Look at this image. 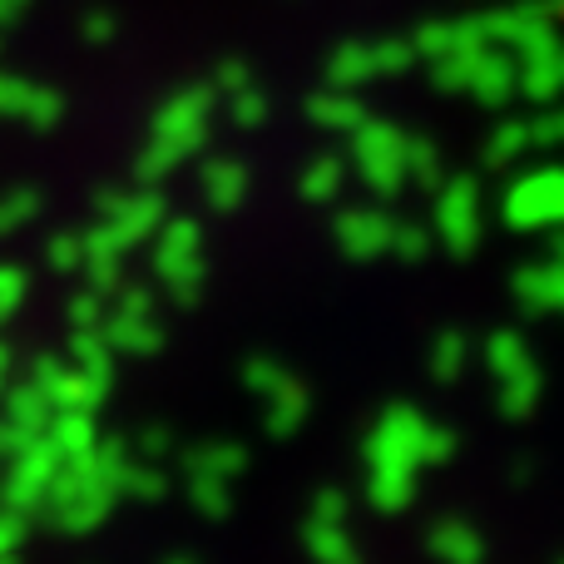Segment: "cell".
Segmentation results:
<instances>
[{
  "mask_svg": "<svg viewBox=\"0 0 564 564\" xmlns=\"http://www.w3.org/2000/svg\"><path fill=\"white\" fill-rule=\"evenodd\" d=\"M535 406H540V371H525V377L496 381V411H500L506 421L535 416Z\"/></svg>",
  "mask_w": 564,
  "mask_h": 564,
  "instance_id": "22",
  "label": "cell"
},
{
  "mask_svg": "<svg viewBox=\"0 0 564 564\" xmlns=\"http://www.w3.org/2000/svg\"><path fill=\"white\" fill-rule=\"evenodd\" d=\"M144 451H149V456H164V451H169V436H164V431H149V436H144Z\"/></svg>",
  "mask_w": 564,
  "mask_h": 564,
  "instance_id": "34",
  "label": "cell"
},
{
  "mask_svg": "<svg viewBox=\"0 0 564 564\" xmlns=\"http://www.w3.org/2000/svg\"><path fill=\"white\" fill-rule=\"evenodd\" d=\"M188 500L198 506V516L224 520L234 510V486H224V480H188Z\"/></svg>",
  "mask_w": 564,
  "mask_h": 564,
  "instance_id": "26",
  "label": "cell"
},
{
  "mask_svg": "<svg viewBox=\"0 0 564 564\" xmlns=\"http://www.w3.org/2000/svg\"><path fill=\"white\" fill-rule=\"evenodd\" d=\"M263 421H268V431H273L278 441L292 436V431L307 421V387L292 377V381H282L278 391H268L263 397Z\"/></svg>",
  "mask_w": 564,
  "mask_h": 564,
  "instance_id": "19",
  "label": "cell"
},
{
  "mask_svg": "<svg viewBox=\"0 0 564 564\" xmlns=\"http://www.w3.org/2000/svg\"><path fill=\"white\" fill-rule=\"evenodd\" d=\"M351 169H357V178L367 184V194L377 198H397L411 188L406 178V129L391 124V119H377L367 115L357 129H351Z\"/></svg>",
  "mask_w": 564,
  "mask_h": 564,
  "instance_id": "4",
  "label": "cell"
},
{
  "mask_svg": "<svg viewBox=\"0 0 564 564\" xmlns=\"http://www.w3.org/2000/svg\"><path fill=\"white\" fill-rule=\"evenodd\" d=\"M446 460H456V431L431 421V431H426V470L446 466Z\"/></svg>",
  "mask_w": 564,
  "mask_h": 564,
  "instance_id": "30",
  "label": "cell"
},
{
  "mask_svg": "<svg viewBox=\"0 0 564 564\" xmlns=\"http://www.w3.org/2000/svg\"><path fill=\"white\" fill-rule=\"evenodd\" d=\"M426 550L436 555V564H480L486 560V535L470 520H436L426 535Z\"/></svg>",
  "mask_w": 564,
  "mask_h": 564,
  "instance_id": "16",
  "label": "cell"
},
{
  "mask_svg": "<svg viewBox=\"0 0 564 564\" xmlns=\"http://www.w3.org/2000/svg\"><path fill=\"white\" fill-rule=\"evenodd\" d=\"M426 431L431 421L411 401H397L377 416V426L367 431V446H361L371 510L401 516L416 500V476L426 470Z\"/></svg>",
  "mask_w": 564,
  "mask_h": 564,
  "instance_id": "1",
  "label": "cell"
},
{
  "mask_svg": "<svg viewBox=\"0 0 564 564\" xmlns=\"http://www.w3.org/2000/svg\"><path fill=\"white\" fill-rule=\"evenodd\" d=\"M391 234H397V218L377 204L347 208V214H337V224H332V243H337L351 263H377V258H387Z\"/></svg>",
  "mask_w": 564,
  "mask_h": 564,
  "instance_id": "11",
  "label": "cell"
},
{
  "mask_svg": "<svg viewBox=\"0 0 564 564\" xmlns=\"http://www.w3.org/2000/svg\"><path fill=\"white\" fill-rule=\"evenodd\" d=\"M480 228H486V214H480V184L470 174L441 178L436 208H431V234L441 238V248L456 253V258L476 253Z\"/></svg>",
  "mask_w": 564,
  "mask_h": 564,
  "instance_id": "8",
  "label": "cell"
},
{
  "mask_svg": "<svg viewBox=\"0 0 564 564\" xmlns=\"http://www.w3.org/2000/svg\"><path fill=\"white\" fill-rule=\"evenodd\" d=\"M466 361H470L466 332H441L436 347H431V377H436V381H456L460 371H466Z\"/></svg>",
  "mask_w": 564,
  "mask_h": 564,
  "instance_id": "23",
  "label": "cell"
},
{
  "mask_svg": "<svg viewBox=\"0 0 564 564\" xmlns=\"http://www.w3.org/2000/svg\"><path fill=\"white\" fill-rule=\"evenodd\" d=\"M307 520H347V496H341V490H317Z\"/></svg>",
  "mask_w": 564,
  "mask_h": 564,
  "instance_id": "32",
  "label": "cell"
},
{
  "mask_svg": "<svg viewBox=\"0 0 564 564\" xmlns=\"http://www.w3.org/2000/svg\"><path fill=\"white\" fill-rule=\"evenodd\" d=\"M164 224V194L159 188H139V194H124V198H109V228L95 238V253H124L134 248L139 238L159 234Z\"/></svg>",
  "mask_w": 564,
  "mask_h": 564,
  "instance_id": "10",
  "label": "cell"
},
{
  "mask_svg": "<svg viewBox=\"0 0 564 564\" xmlns=\"http://www.w3.org/2000/svg\"><path fill=\"white\" fill-rule=\"evenodd\" d=\"M510 234H555L564 228V164H530L500 194Z\"/></svg>",
  "mask_w": 564,
  "mask_h": 564,
  "instance_id": "6",
  "label": "cell"
},
{
  "mask_svg": "<svg viewBox=\"0 0 564 564\" xmlns=\"http://www.w3.org/2000/svg\"><path fill=\"white\" fill-rule=\"evenodd\" d=\"M555 59H560V79H564V40H560V55Z\"/></svg>",
  "mask_w": 564,
  "mask_h": 564,
  "instance_id": "35",
  "label": "cell"
},
{
  "mask_svg": "<svg viewBox=\"0 0 564 564\" xmlns=\"http://www.w3.org/2000/svg\"><path fill=\"white\" fill-rule=\"evenodd\" d=\"M525 154H540L530 115H506V119H496V129H490L486 144H480V164H486V169H510V164H520Z\"/></svg>",
  "mask_w": 564,
  "mask_h": 564,
  "instance_id": "14",
  "label": "cell"
},
{
  "mask_svg": "<svg viewBox=\"0 0 564 564\" xmlns=\"http://www.w3.org/2000/svg\"><path fill=\"white\" fill-rule=\"evenodd\" d=\"M302 540H307V555L317 564H361V550L351 540L347 520H307Z\"/></svg>",
  "mask_w": 564,
  "mask_h": 564,
  "instance_id": "18",
  "label": "cell"
},
{
  "mask_svg": "<svg viewBox=\"0 0 564 564\" xmlns=\"http://www.w3.org/2000/svg\"><path fill=\"white\" fill-rule=\"evenodd\" d=\"M530 124H535V144L540 154L545 149H564V105H540V115H530Z\"/></svg>",
  "mask_w": 564,
  "mask_h": 564,
  "instance_id": "29",
  "label": "cell"
},
{
  "mask_svg": "<svg viewBox=\"0 0 564 564\" xmlns=\"http://www.w3.org/2000/svg\"><path fill=\"white\" fill-rule=\"evenodd\" d=\"M169 564H198V560H188V555H178V560H169Z\"/></svg>",
  "mask_w": 564,
  "mask_h": 564,
  "instance_id": "36",
  "label": "cell"
},
{
  "mask_svg": "<svg viewBox=\"0 0 564 564\" xmlns=\"http://www.w3.org/2000/svg\"><path fill=\"white\" fill-rule=\"evenodd\" d=\"M124 486L134 490V496H149V500H154V496H164V470H154V466H144V470L129 466Z\"/></svg>",
  "mask_w": 564,
  "mask_h": 564,
  "instance_id": "31",
  "label": "cell"
},
{
  "mask_svg": "<svg viewBox=\"0 0 564 564\" xmlns=\"http://www.w3.org/2000/svg\"><path fill=\"white\" fill-rule=\"evenodd\" d=\"M416 45L411 35H381V40H347L327 55L322 65V79L332 89H367L377 79H397V75H411L416 69Z\"/></svg>",
  "mask_w": 564,
  "mask_h": 564,
  "instance_id": "5",
  "label": "cell"
},
{
  "mask_svg": "<svg viewBox=\"0 0 564 564\" xmlns=\"http://www.w3.org/2000/svg\"><path fill=\"white\" fill-rule=\"evenodd\" d=\"M560 317H564V302H560Z\"/></svg>",
  "mask_w": 564,
  "mask_h": 564,
  "instance_id": "37",
  "label": "cell"
},
{
  "mask_svg": "<svg viewBox=\"0 0 564 564\" xmlns=\"http://www.w3.org/2000/svg\"><path fill=\"white\" fill-rule=\"evenodd\" d=\"M406 178L416 188H441V149L431 144V139H421V134H411L406 139Z\"/></svg>",
  "mask_w": 564,
  "mask_h": 564,
  "instance_id": "24",
  "label": "cell"
},
{
  "mask_svg": "<svg viewBox=\"0 0 564 564\" xmlns=\"http://www.w3.org/2000/svg\"><path fill=\"white\" fill-rule=\"evenodd\" d=\"M426 69L441 95H470L480 109H506L520 95V59L500 45L456 50L446 59H431Z\"/></svg>",
  "mask_w": 564,
  "mask_h": 564,
  "instance_id": "3",
  "label": "cell"
},
{
  "mask_svg": "<svg viewBox=\"0 0 564 564\" xmlns=\"http://www.w3.org/2000/svg\"><path fill=\"white\" fill-rule=\"evenodd\" d=\"M214 115H218V95L208 79L169 95L154 115L149 149L139 154V178H144V184H164L174 169H184L194 154H204L208 134H214Z\"/></svg>",
  "mask_w": 564,
  "mask_h": 564,
  "instance_id": "2",
  "label": "cell"
},
{
  "mask_svg": "<svg viewBox=\"0 0 564 564\" xmlns=\"http://www.w3.org/2000/svg\"><path fill=\"white\" fill-rule=\"evenodd\" d=\"M371 109L361 105V89H332V85H322L317 95L307 99V119L317 129H327V134H351V129L367 119Z\"/></svg>",
  "mask_w": 564,
  "mask_h": 564,
  "instance_id": "15",
  "label": "cell"
},
{
  "mask_svg": "<svg viewBox=\"0 0 564 564\" xmlns=\"http://www.w3.org/2000/svg\"><path fill=\"white\" fill-rule=\"evenodd\" d=\"M208 85H214L218 99H228V95H238V89L258 85V75H253V65H248V59H218L214 75H208Z\"/></svg>",
  "mask_w": 564,
  "mask_h": 564,
  "instance_id": "27",
  "label": "cell"
},
{
  "mask_svg": "<svg viewBox=\"0 0 564 564\" xmlns=\"http://www.w3.org/2000/svg\"><path fill=\"white\" fill-rule=\"evenodd\" d=\"M486 367H490V377H496V381L540 371L535 367V351H530V341L520 337V332H496V337H486Z\"/></svg>",
  "mask_w": 564,
  "mask_h": 564,
  "instance_id": "20",
  "label": "cell"
},
{
  "mask_svg": "<svg viewBox=\"0 0 564 564\" xmlns=\"http://www.w3.org/2000/svg\"><path fill=\"white\" fill-rule=\"evenodd\" d=\"M154 273L178 307H194V302L204 297L208 258H204V228H198L194 218H164V224H159Z\"/></svg>",
  "mask_w": 564,
  "mask_h": 564,
  "instance_id": "7",
  "label": "cell"
},
{
  "mask_svg": "<svg viewBox=\"0 0 564 564\" xmlns=\"http://www.w3.org/2000/svg\"><path fill=\"white\" fill-rule=\"evenodd\" d=\"M341 184H347V164H341V154H317L297 174V194L307 198V204H337Z\"/></svg>",
  "mask_w": 564,
  "mask_h": 564,
  "instance_id": "21",
  "label": "cell"
},
{
  "mask_svg": "<svg viewBox=\"0 0 564 564\" xmlns=\"http://www.w3.org/2000/svg\"><path fill=\"white\" fill-rule=\"evenodd\" d=\"M426 253H431V234H426V228H421V224H397L387 258H401V263H421Z\"/></svg>",
  "mask_w": 564,
  "mask_h": 564,
  "instance_id": "28",
  "label": "cell"
},
{
  "mask_svg": "<svg viewBox=\"0 0 564 564\" xmlns=\"http://www.w3.org/2000/svg\"><path fill=\"white\" fill-rule=\"evenodd\" d=\"M243 470H248V451L238 441H204V446H194L184 456L188 480H224V486H234Z\"/></svg>",
  "mask_w": 564,
  "mask_h": 564,
  "instance_id": "17",
  "label": "cell"
},
{
  "mask_svg": "<svg viewBox=\"0 0 564 564\" xmlns=\"http://www.w3.org/2000/svg\"><path fill=\"white\" fill-rule=\"evenodd\" d=\"M560 564H564V560H560Z\"/></svg>",
  "mask_w": 564,
  "mask_h": 564,
  "instance_id": "38",
  "label": "cell"
},
{
  "mask_svg": "<svg viewBox=\"0 0 564 564\" xmlns=\"http://www.w3.org/2000/svg\"><path fill=\"white\" fill-rule=\"evenodd\" d=\"M109 337H115L124 351H134V357H149V351H159V341H164V327H159V317H154V302H149V292H124V307H119Z\"/></svg>",
  "mask_w": 564,
  "mask_h": 564,
  "instance_id": "13",
  "label": "cell"
},
{
  "mask_svg": "<svg viewBox=\"0 0 564 564\" xmlns=\"http://www.w3.org/2000/svg\"><path fill=\"white\" fill-rule=\"evenodd\" d=\"M224 105H228V119H234L238 129L268 124V109H273V105H268V95H263L258 85H248V89H238V95H228Z\"/></svg>",
  "mask_w": 564,
  "mask_h": 564,
  "instance_id": "25",
  "label": "cell"
},
{
  "mask_svg": "<svg viewBox=\"0 0 564 564\" xmlns=\"http://www.w3.org/2000/svg\"><path fill=\"white\" fill-rule=\"evenodd\" d=\"M65 446L69 451H89V426H85V421H69V426H65Z\"/></svg>",
  "mask_w": 564,
  "mask_h": 564,
  "instance_id": "33",
  "label": "cell"
},
{
  "mask_svg": "<svg viewBox=\"0 0 564 564\" xmlns=\"http://www.w3.org/2000/svg\"><path fill=\"white\" fill-rule=\"evenodd\" d=\"M248 188H253V174H248L243 159L214 154V159H204V169H198V198H204L214 214H234V208H243Z\"/></svg>",
  "mask_w": 564,
  "mask_h": 564,
  "instance_id": "12",
  "label": "cell"
},
{
  "mask_svg": "<svg viewBox=\"0 0 564 564\" xmlns=\"http://www.w3.org/2000/svg\"><path fill=\"white\" fill-rule=\"evenodd\" d=\"M486 15V35L490 45L510 50L516 59H535V55H550L560 50V20L545 15L540 0H520V6H500V10H480Z\"/></svg>",
  "mask_w": 564,
  "mask_h": 564,
  "instance_id": "9",
  "label": "cell"
}]
</instances>
